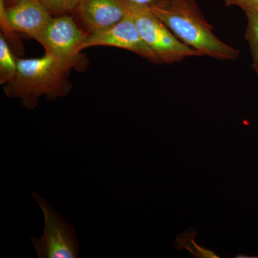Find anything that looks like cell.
<instances>
[{"label": "cell", "instance_id": "obj_1", "mask_svg": "<svg viewBox=\"0 0 258 258\" xmlns=\"http://www.w3.org/2000/svg\"><path fill=\"white\" fill-rule=\"evenodd\" d=\"M185 45L220 60H235L240 51L227 45L214 33L195 0H163L149 7Z\"/></svg>", "mask_w": 258, "mask_h": 258}, {"label": "cell", "instance_id": "obj_2", "mask_svg": "<svg viewBox=\"0 0 258 258\" xmlns=\"http://www.w3.org/2000/svg\"><path fill=\"white\" fill-rule=\"evenodd\" d=\"M69 74L50 54L38 58H18L15 79L3 89L7 97L17 98L24 108L34 110L42 96L55 101L69 94L73 86Z\"/></svg>", "mask_w": 258, "mask_h": 258}, {"label": "cell", "instance_id": "obj_3", "mask_svg": "<svg viewBox=\"0 0 258 258\" xmlns=\"http://www.w3.org/2000/svg\"><path fill=\"white\" fill-rule=\"evenodd\" d=\"M126 1L127 11L133 19L141 37L161 64H173L188 57L202 56L198 51L179 40L149 7Z\"/></svg>", "mask_w": 258, "mask_h": 258}, {"label": "cell", "instance_id": "obj_4", "mask_svg": "<svg viewBox=\"0 0 258 258\" xmlns=\"http://www.w3.org/2000/svg\"><path fill=\"white\" fill-rule=\"evenodd\" d=\"M44 217L42 235L30 238L38 258H79L80 245L76 228L40 194H32Z\"/></svg>", "mask_w": 258, "mask_h": 258}, {"label": "cell", "instance_id": "obj_5", "mask_svg": "<svg viewBox=\"0 0 258 258\" xmlns=\"http://www.w3.org/2000/svg\"><path fill=\"white\" fill-rule=\"evenodd\" d=\"M88 34L71 15L55 17L50 25L34 40L41 44L45 53L57 59L66 71L84 66L81 52Z\"/></svg>", "mask_w": 258, "mask_h": 258}, {"label": "cell", "instance_id": "obj_6", "mask_svg": "<svg viewBox=\"0 0 258 258\" xmlns=\"http://www.w3.org/2000/svg\"><path fill=\"white\" fill-rule=\"evenodd\" d=\"M53 16L41 0H18L5 6L0 0V26L2 33L12 45L18 46L15 33L20 32L35 39L50 25Z\"/></svg>", "mask_w": 258, "mask_h": 258}, {"label": "cell", "instance_id": "obj_7", "mask_svg": "<svg viewBox=\"0 0 258 258\" xmlns=\"http://www.w3.org/2000/svg\"><path fill=\"white\" fill-rule=\"evenodd\" d=\"M95 46H110L132 51L149 62L161 64L136 27L128 11L124 18L110 28L88 34L82 45V50Z\"/></svg>", "mask_w": 258, "mask_h": 258}, {"label": "cell", "instance_id": "obj_8", "mask_svg": "<svg viewBox=\"0 0 258 258\" xmlns=\"http://www.w3.org/2000/svg\"><path fill=\"white\" fill-rule=\"evenodd\" d=\"M126 0H81L76 11L86 33L118 23L127 14Z\"/></svg>", "mask_w": 258, "mask_h": 258}, {"label": "cell", "instance_id": "obj_9", "mask_svg": "<svg viewBox=\"0 0 258 258\" xmlns=\"http://www.w3.org/2000/svg\"><path fill=\"white\" fill-rule=\"evenodd\" d=\"M8 40L0 34V85L5 86L13 81L18 69L16 58Z\"/></svg>", "mask_w": 258, "mask_h": 258}, {"label": "cell", "instance_id": "obj_10", "mask_svg": "<svg viewBox=\"0 0 258 258\" xmlns=\"http://www.w3.org/2000/svg\"><path fill=\"white\" fill-rule=\"evenodd\" d=\"M245 15L247 23L244 37L250 50L252 69L258 74V13H245Z\"/></svg>", "mask_w": 258, "mask_h": 258}, {"label": "cell", "instance_id": "obj_11", "mask_svg": "<svg viewBox=\"0 0 258 258\" xmlns=\"http://www.w3.org/2000/svg\"><path fill=\"white\" fill-rule=\"evenodd\" d=\"M81 0H41L52 16L69 15L76 11Z\"/></svg>", "mask_w": 258, "mask_h": 258}, {"label": "cell", "instance_id": "obj_12", "mask_svg": "<svg viewBox=\"0 0 258 258\" xmlns=\"http://www.w3.org/2000/svg\"><path fill=\"white\" fill-rule=\"evenodd\" d=\"M227 6H237L244 13H258V0H224Z\"/></svg>", "mask_w": 258, "mask_h": 258}, {"label": "cell", "instance_id": "obj_13", "mask_svg": "<svg viewBox=\"0 0 258 258\" xmlns=\"http://www.w3.org/2000/svg\"><path fill=\"white\" fill-rule=\"evenodd\" d=\"M128 1L136 3V4L149 7H149H152L153 5L162 2L163 0H128Z\"/></svg>", "mask_w": 258, "mask_h": 258}, {"label": "cell", "instance_id": "obj_14", "mask_svg": "<svg viewBox=\"0 0 258 258\" xmlns=\"http://www.w3.org/2000/svg\"><path fill=\"white\" fill-rule=\"evenodd\" d=\"M18 1V0H5V6H10V5L15 4Z\"/></svg>", "mask_w": 258, "mask_h": 258}]
</instances>
